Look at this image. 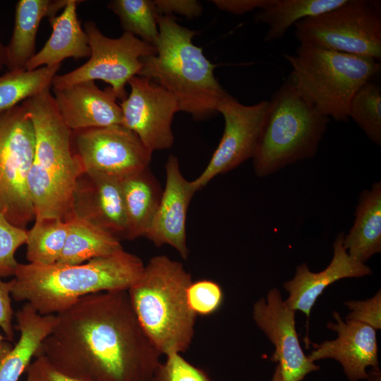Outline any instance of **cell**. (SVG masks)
<instances>
[{
  "label": "cell",
  "mask_w": 381,
  "mask_h": 381,
  "mask_svg": "<svg viewBox=\"0 0 381 381\" xmlns=\"http://www.w3.org/2000/svg\"><path fill=\"white\" fill-rule=\"evenodd\" d=\"M295 36L300 44L381 59L380 1L346 0L339 6L297 22Z\"/></svg>",
  "instance_id": "ba28073f"
},
{
  "label": "cell",
  "mask_w": 381,
  "mask_h": 381,
  "mask_svg": "<svg viewBox=\"0 0 381 381\" xmlns=\"http://www.w3.org/2000/svg\"><path fill=\"white\" fill-rule=\"evenodd\" d=\"M192 282L181 262L160 255L128 289L140 324L162 355L183 353L192 343L197 318L187 298Z\"/></svg>",
  "instance_id": "5b68a950"
},
{
  "label": "cell",
  "mask_w": 381,
  "mask_h": 381,
  "mask_svg": "<svg viewBox=\"0 0 381 381\" xmlns=\"http://www.w3.org/2000/svg\"><path fill=\"white\" fill-rule=\"evenodd\" d=\"M80 0H68L62 12L49 18L52 34L44 47L29 60L25 69L32 71L42 66L61 64L64 60L90 57L88 37L78 18Z\"/></svg>",
  "instance_id": "44dd1931"
},
{
  "label": "cell",
  "mask_w": 381,
  "mask_h": 381,
  "mask_svg": "<svg viewBox=\"0 0 381 381\" xmlns=\"http://www.w3.org/2000/svg\"><path fill=\"white\" fill-rule=\"evenodd\" d=\"M53 92L61 117L72 131L121 125L122 110L110 87L100 90L91 80Z\"/></svg>",
  "instance_id": "ac0fdd59"
},
{
  "label": "cell",
  "mask_w": 381,
  "mask_h": 381,
  "mask_svg": "<svg viewBox=\"0 0 381 381\" xmlns=\"http://www.w3.org/2000/svg\"><path fill=\"white\" fill-rule=\"evenodd\" d=\"M61 64L32 71H8L0 76V111L20 104L25 99L50 89Z\"/></svg>",
  "instance_id": "4316f807"
},
{
  "label": "cell",
  "mask_w": 381,
  "mask_h": 381,
  "mask_svg": "<svg viewBox=\"0 0 381 381\" xmlns=\"http://www.w3.org/2000/svg\"><path fill=\"white\" fill-rule=\"evenodd\" d=\"M272 0H214L212 2L220 10L241 15L255 9H262Z\"/></svg>",
  "instance_id": "74e56055"
},
{
  "label": "cell",
  "mask_w": 381,
  "mask_h": 381,
  "mask_svg": "<svg viewBox=\"0 0 381 381\" xmlns=\"http://www.w3.org/2000/svg\"><path fill=\"white\" fill-rule=\"evenodd\" d=\"M27 232L25 229L11 223L0 212V279L14 276L19 264L15 254L26 243Z\"/></svg>",
  "instance_id": "4dcf8cb0"
},
{
  "label": "cell",
  "mask_w": 381,
  "mask_h": 381,
  "mask_svg": "<svg viewBox=\"0 0 381 381\" xmlns=\"http://www.w3.org/2000/svg\"><path fill=\"white\" fill-rule=\"evenodd\" d=\"M15 315V328L20 332V337L13 347L3 342L0 350V381H18L56 322L55 315H40L28 303Z\"/></svg>",
  "instance_id": "ffe728a7"
},
{
  "label": "cell",
  "mask_w": 381,
  "mask_h": 381,
  "mask_svg": "<svg viewBox=\"0 0 381 381\" xmlns=\"http://www.w3.org/2000/svg\"><path fill=\"white\" fill-rule=\"evenodd\" d=\"M166 181L156 213L145 238L156 246L169 245L182 258L188 256L186 217L196 193L191 181L183 176L178 158L169 155L165 164Z\"/></svg>",
  "instance_id": "9a60e30c"
},
{
  "label": "cell",
  "mask_w": 381,
  "mask_h": 381,
  "mask_svg": "<svg viewBox=\"0 0 381 381\" xmlns=\"http://www.w3.org/2000/svg\"><path fill=\"white\" fill-rule=\"evenodd\" d=\"M267 116L253 157L255 174L265 177L313 157L329 118L305 100L287 79L269 101Z\"/></svg>",
  "instance_id": "52a82bcc"
},
{
  "label": "cell",
  "mask_w": 381,
  "mask_h": 381,
  "mask_svg": "<svg viewBox=\"0 0 381 381\" xmlns=\"http://www.w3.org/2000/svg\"><path fill=\"white\" fill-rule=\"evenodd\" d=\"M11 283L0 279V327L6 340L12 341L14 338L12 318L13 311L11 306Z\"/></svg>",
  "instance_id": "8d00e7d4"
},
{
  "label": "cell",
  "mask_w": 381,
  "mask_h": 381,
  "mask_svg": "<svg viewBox=\"0 0 381 381\" xmlns=\"http://www.w3.org/2000/svg\"><path fill=\"white\" fill-rule=\"evenodd\" d=\"M21 104L32 121L35 147L27 183L35 219L72 217L74 190L83 167L72 151L71 130L62 120L50 89Z\"/></svg>",
  "instance_id": "3957f363"
},
{
  "label": "cell",
  "mask_w": 381,
  "mask_h": 381,
  "mask_svg": "<svg viewBox=\"0 0 381 381\" xmlns=\"http://www.w3.org/2000/svg\"><path fill=\"white\" fill-rule=\"evenodd\" d=\"M351 312L346 320L366 324L375 329L381 328V293L365 301H350L344 303Z\"/></svg>",
  "instance_id": "836d02e7"
},
{
  "label": "cell",
  "mask_w": 381,
  "mask_h": 381,
  "mask_svg": "<svg viewBox=\"0 0 381 381\" xmlns=\"http://www.w3.org/2000/svg\"><path fill=\"white\" fill-rule=\"evenodd\" d=\"M253 317L275 347L270 359L279 365L283 381H301L320 369L303 351L295 326V311L282 299L278 289H271L266 299L255 303Z\"/></svg>",
  "instance_id": "5bb4252c"
},
{
  "label": "cell",
  "mask_w": 381,
  "mask_h": 381,
  "mask_svg": "<svg viewBox=\"0 0 381 381\" xmlns=\"http://www.w3.org/2000/svg\"><path fill=\"white\" fill-rule=\"evenodd\" d=\"M6 65V46L0 40V71Z\"/></svg>",
  "instance_id": "ab89813d"
},
{
  "label": "cell",
  "mask_w": 381,
  "mask_h": 381,
  "mask_svg": "<svg viewBox=\"0 0 381 381\" xmlns=\"http://www.w3.org/2000/svg\"><path fill=\"white\" fill-rule=\"evenodd\" d=\"M56 315L35 356L85 381H153L162 354L143 329L128 291L80 298Z\"/></svg>",
  "instance_id": "6da1fadb"
},
{
  "label": "cell",
  "mask_w": 381,
  "mask_h": 381,
  "mask_svg": "<svg viewBox=\"0 0 381 381\" xmlns=\"http://www.w3.org/2000/svg\"><path fill=\"white\" fill-rule=\"evenodd\" d=\"M35 147L33 123L23 105L0 111V212L23 229L35 219L27 183Z\"/></svg>",
  "instance_id": "9c48e42d"
},
{
  "label": "cell",
  "mask_w": 381,
  "mask_h": 381,
  "mask_svg": "<svg viewBox=\"0 0 381 381\" xmlns=\"http://www.w3.org/2000/svg\"><path fill=\"white\" fill-rule=\"evenodd\" d=\"M71 147L84 172L123 179L147 168L152 152L122 125L72 131Z\"/></svg>",
  "instance_id": "8fae6325"
},
{
  "label": "cell",
  "mask_w": 381,
  "mask_h": 381,
  "mask_svg": "<svg viewBox=\"0 0 381 381\" xmlns=\"http://www.w3.org/2000/svg\"><path fill=\"white\" fill-rule=\"evenodd\" d=\"M127 230L126 239L145 237L162 195L159 183L149 168L121 179Z\"/></svg>",
  "instance_id": "cb8c5ba5"
},
{
  "label": "cell",
  "mask_w": 381,
  "mask_h": 381,
  "mask_svg": "<svg viewBox=\"0 0 381 381\" xmlns=\"http://www.w3.org/2000/svg\"><path fill=\"white\" fill-rule=\"evenodd\" d=\"M153 381H212L202 369L184 359L181 353L166 356L159 364Z\"/></svg>",
  "instance_id": "d6a6232c"
},
{
  "label": "cell",
  "mask_w": 381,
  "mask_h": 381,
  "mask_svg": "<svg viewBox=\"0 0 381 381\" xmlns=\"http://www.w3.org/2000/svg\"><path fill=\"white\" fill-rule=\"evenodd\" d=\"M343 246L348 254L364 263L381 252V183H374L360 195L355 220Z\"/></svg>",
  "instance_id": "603a6c76"
},
{
  "label": "cell",
  "mask_w": 381,
  "mask_h": 381,
  "mask_svg": "<svg viewBox=\"0 0 381 381\" xmlns=\"http://www.w3.org/2000/svg\"><path fill=\"white\" fill-rule=\"evenodd\" d=\"M159 37L156 54L141 59L139 76L166 89L176 99L180 111L201 120L217 112L219 102L228 93L217 80L215 65L192 41L194 30L182 27L170 15H157Z\"/></svg>",
  "instance_id": "277c9868"
},
{
  "label": "cell",
  "mask_w": 381,
  "mask_h": 381,
  "mask_svg": "<svg viewBox=\"0 0 381 381\" xmlns=\"http://www.w3.org/2000/svg\"><path fill=\"white\" fill-rule=\"evenodd\" d=\"M271 381H283L279 365L277 364Z\"/></svg>",
  "instance_id": "60d3db41"
},
{
  "label": "cell",
  "mask_w": 381,
  "mask_h": 381,
  "mask_svg": "<svg viewBox=\"0 0 381 381\" xmlns=\"http://www.w3.org/2000/svg\"><path fill=\"white\" fill-rule=\"evenodd\" d=\"M67 221L35 219L27 232L26 258L29 263L50 265L57 262L68 234Z\"/></svg>",
  "instance_id": "83f0119b"
},
{
  "label": "cell",
  "mask_w": 381,
  "mask_h": 381,
  "mask_svg": "<svg viewBox=\"0 0 381 381\" xmlns=\"http://www.w3.org/2000/svg\"><path fill=\"white\" fill-rule=\"evenodd\" d=\"M128 84L131 92L119 104L121 125L133 132L152 153L169 149L174 140L172 121L180 111L176 97L147 78L135 75Z\"/></svg>",
  "instance_id": "4fadbf2b"
},
{
  "label": "cell",
  "mask_w": 381,
  "mask_h": 381,
  "mask_svg": "<svg viewBox=\"0 0 381 381\" xmlns=\"http://www.w3.org/2000/svg\"><path fill=\"white\" fill-rule=\"evenodd\" d=\"M72 217L85 219L120 240L126 239L127 223L121 179L82 173L73 193Z\"/></svg>",
  "instance_id": "2e32d148"
},
{
  "label": "cell",
  "mask_w": 381,
  "mask_h": 381,
  "mask_svg": "<svg viewBox=\"0 0 381 381\" xmlns=\"http://www.w3.org/2000/svg\"><path fill=\"white\" fill-rule=\"evenodd\" d=\"M337 323L329 322L327 327L337 333V337L320 344H312L308 357L315 361L334 358L339 361L347 377L351 381L368 377L366 368H378L376 329L354 320L344 321L340 315L333 313Z\"/></svg>",
  "instance_id": "e0dca14e"
},
{
  "label": "cell",
  "mask_w": 381,
  "mask_h": 381,
  "mask_svg": "<svg viewBox=\"0 0 381 381\" xmlns=\"http://www.w3.org/2000/svg\"><path fill=\"white\" fill-rule=\"evenodd\" d=\"M344 235L339 233L333 243V257L329 265L319 272H310L307 264L296 268L294 277L284 283L289 295L285 300L293 310L309 318L313 306L325 288L344 278L361 277L372 273L370 268L351 257L343 246Z\"/></svg>",
  "instance_id": "d6986e66"
},
{
  "label": "cell",
  "mask_w": 381,
  "mask_h": 381,
  "mask_svg": "<svg viewBox=\"0 0 381 381\" xmlns=\"http://www.w3.org/2000/svg\"><path fill=\"white\" fill-rule=\"evenodd\" d=\"M107 6L119 17L124 32L155 47L159 30L154 1L113 0Z\"/></svg>",
  "instance_id": "f1b7e54d"
},
{
  "label": "cell",
  "mask_w": 381,
  "mask_h": 381,
  "mask_svg": "<svg viewBox=\"0 0 381 381\" xmlns=\"http://www.w3.org/2000/svg\"><path fill=\"white\" fill-rule=\"evenodd\" d=\"M66 221L68 234L56 263L80 265L123 250L121 240L107 231L76 217Z\"/></svg>",
  "instance_id": "d4e9b609"
},
{
  "label": "cell",
  "mask_w": 381,
  "mask_h": 381,
  "mask_svg": "<svg viewBox=\"0 0 381 381\" xmlns=\"http://www.w3.org/2000/svg\"><path fill=\"white\" fill-rule=\"evenodd\" d=\"M25 373V381H85L60 370L43 355L35 357Z\"/></svg>",
  "instance_id": "e575fe53"
},
{
  "label": "cell",
  "mask_w": 381,
  "mask_h": 381,
  "mask_svg": "<svg viewBox=\"0 0 381 381\" xmlns=\"http://www.w3.org/2000/svg\"><path fill=\"white\" fill-rule=\"evenodd\" d=\"M368 381H381V373L377 368H372L371 370L368 373Z\"/></svg>",
  "instance_id": "f35d334b"
},
{
  "label": "cell",
  "mask_w": 381,
  "mask_h": 381,
  "mask_svg": "<svg viewBox=\"0 0 381 381\" xmlns=\"http://www.w3.org/2000/svg\"><path fill=\"white\" fill-rule=\"evenodd\" d=\"M270 102L245 105L228 94L217 110L224 121L220 142L202 173L191 181L197 192L217 176L225 174L253 158L267 116Z\"/></svg>",
  "instance_id": "7c38bea8"
},
{
  "label": "cell",
  "mask_w": 381,
  "mask_h": 381,
  "mask_svg": "<svg viewBox=\"0 0 381 381\" xmlns=\"http://www.w3.org/2000/svg\"><path fill=\"white\" fill-rule=\"evenodd\" d=\"M5 339H6V337L0 334V350H1V348L2 346L4 340H5Z\"/></svg>",
  "instance_id": "b9f144b4"
},
{
  "label": "cell",
  "mask_w": 381,
  "mask_h": 381,
  "mask_svg": "<svg viewBox=\"0 0 381 381\" xmlns=\"http://www.w3.org/2000/svg\"><path fill=\"white\" fill-rule=\"evenodd\" d=\"M68 0H20L16 3L13 33L6 46L8 71L25 69L35 54V40L40 22L52 18Z\"/></svg>",
  "instance_id": "7402d4cb"
},
{
  "label": "cell",
  "mask_w": 381,
  "mask_h": 381,
  "mask_svg": "<svg viewBox=\"0 0 381 381\" xmlns=\"http://www.w3.org/2000/svg\"><path fill=\"white\" fill-rule=\"evenodd\" d=\"M283 56L291 67L288 78L296 92L337 121H349L353 95L380 70L375 59L306 44Z\"/></svg>",
  "instance_id": "8992f818"
},
{
  "label": "cell",
  "mask_w": 381,
  "mask_h": 381,
  "mask_svg": "<svg viewBox=\"0 0 381 381\" xmlns=\"http://www.w3.org/2000/svg\"><path fill=\"white\" fill-rule=\"evenodd\" d=\"M346 0H272L260 9L255 20L267 25L266 42L284 37L286 31L299 20L332 10Z\"/></svg>",
  "instance_id": "484cf974"
},
{
  "label": "cell",
  "mask_w": 381,
  "mask_h": 381,
  "mask_svg": "<svg viewBox=\"0 0 381 381\" xmlns=\"http://www.w3.org/2000/svg\"><path fill=\"white\" fill-rule=\"evenodd\" d=\"M221 286L214 281L192 282L187 290L190 308L198 315L207 316L216 312L223 301Z\"/></svg>",
  "instance_id": "1f68e13d"
},
{
  "label": "cell",
  "mask_w": 381,
  "mask_h": 381,
  "mask_svg": "<svg viewBox=\"0 0 381 381\" xmlns=\"http://www.w3.org/2000/svg\"><path fill=\"white\" fill-rule=\"evenodd\" d=\"M157 14L170 15L177 13L192 18L202 13V5L195 0H155Z\"/></svg>",
  "instance_id": "d590c367"
},
{
  "label": "cell",
  "mask_w": 381,
  "mask_h": 381,
  "mask_svg": "<svg viewBox=\"0 0 381 381\" xmlns=\"http://www.w3.org/2000/svg\"><path fill=\"white\" fill-rule=\"evenodd\" d=\"M351 118L377 145H381V89L370 80L353 95L349 107Z\"/></svg>",
  "instance_id": "f546056e"
},
{
  "label": "cell",
  "mask_w": 381,
  "mask_h": 381,
  "mask_svg": "<svg viewBox=\"0 0 381 381\" xmlns=\"http://www.w3.org/2000/svg\"><path fill=\"white\" fill-rule=\"evenodd\" d=\"M144 267L139 257L124 250L75 265L19 263L11 280V295L16 301H26L40 315H56L83 296L128 291Z\"/></svg>",
  "instance_id": "7a4b0ae2"
},
{
  "label": "cell",
  "mask_w": 381,
  "mask_h": 381,
  "mask_svg": "<svg viewBox=\"0 0 381 381\" xmlns=\"http://www.w3.org/2000/svg\"><path fill=\"white\" fill-rule=\"evenodd\" d=\"M84 30L91 50L89 60L72 71L55 75L53 89L102 80L110 85L117 99H125L126 85L138 75L143 67L141 59L155 55L156 48L126 32L116 39L106 37L91 20L84 23Z\"/></svg>",
  "instance_id": "30bf717a"
}]
</instances>
